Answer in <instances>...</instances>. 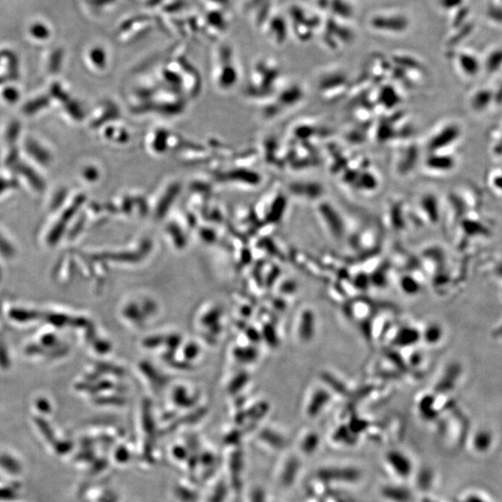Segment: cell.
<instances>
[{"mask_svg": "<svg viewBox=\"0 0 502 502\" xmlns=\"http://www.w3.org/2000/svg\"><path fill=\"white\" fill-rule=\"evenodd\" d=\"M494 90V106L502 107V80L499 81Z\"/></svg>", "mask_w": 502, "mask_h": 502, "instance_id": "obj_24", "label": "cell"}, {"mask_svg": "<svg viewBox=\"0 0 502 502\" xmlns=\"http://www.w3.org/2000/svg\"><path fill=\"white\" fill-rule=\"evenodd\" d=\"M488 185L497 195L502 198V166L490 171L488 175Z\"/></svg>", "mask_w": 502, "mask_h": 502, "instance_id": "obj_19", "label": "cell"}, {"mask_svg": "<svg viewBox=\"0 0 502 502\" xmlns=\"http://www.w3.org/2000/svg\"><path fill=\"white\" fill-rule=\"evenodd\" d=\"M468 109L473 114L481 116L488 113L494 106V90L491 86H480L475 88L467 98Z\"/></svg>", "mask_w": 502, "mask_h": 502, "instance_id": "obj_4", "label": "cell"}, {"mask_svg": "<svg viewBox=\"0 0 502 502\" xmlns=\"http://www.w3.org/2000/svg\"><path fill=\"white\" fill-rule=\"evenodd\" d=\"M490 152L495 158L502 160V124L497 126L490 134Z\"/></svg>", "mask_w": 502, "mask_h": 502, "instance_id": "obj_16", "label": "cell"}, {"mask_svg": "<svg viewBox=\"0 0 502 502\" xmlns=\"http://www.w3.org/2000/svg\"><path fill=\"white\" fill-rule=\"evenodd\" d=\"M494 444L493 433L486 429L475 431L473 436L472 446L475 452L485 454L490 451Z\"/></svg>", "mask_w": 502, "mask_h": 502, "instance_id": "obj_13", "label": "cell"}, {"mask_svg": "<svg viewBox=\"0 0 502 502\" xmlns=\"http://www.w3.org/2000/svg\"><path fill=\"white\" fill-rule=\"evenodd\" d=\"M140 3L151 12H156L160 7L164 0H139Z\"/></svg>", "mask_w": 502, "mask_h": 502, "instance_id": "obj_25", "label": "cell"}, {"mask_svg": "<svg viewBox=\"0 0 502 502\" xmlns=\"http://www.w3.org/2000/svg\"><path fill=\"white\" fill-rule=\"evenodd\" d=\"M440 328H436V326H431L430 328L428 329V333H427V338L429 341L433 342L438 341V339H436L435 335H440Z\"/></svg>", "mask_w": 502, "mask_h": 502, "instance_id": "obj_27", "label": "cell"}, {"mask_svg": "<svg viewBox=\"0 0 502 502\" xmlns=\"http://www.w3.org/2000/svg\"><path fill=\"white\" fill-rule=\"evenodd\" d=\"M291 193L297 198L306 201L318 200L322 197L324 189L322 185L313 182H298L291 185Z\"/></svg>", "mask_w": 502, "mask_h": 502, "instance_id": "obj_9", "label": "cell"}, {"mask_svg": "<svg viewBox=\"0 0 502 502\" xmlns=\"http://www.w3.org/2000/svg\"><path fill=\"white\" fill-rule=\"evenodd\" d=\"M457 166V158L454 150L428 153L425 160V171L436 176L451 174Z\"/></svg>", "mask_w": 502, "mask_h": 502, "instance_id": "obj_3", "label": "cell"}, {"mask_svg": "<svg viewBox=\"0 0 502 502\" xmlns=\"http://www.w3.org/2000/svg\"><path fill=\"white\" fill-rule=\"evenodd\" d=\"M384 464L390 473L400 479H407L412 475V460L404 452L396 449L387 452L384 456Z\"/></svg>", "mask_w": 502, "mask_h": 502, "instance_id": "obj_6", "label": "cell"}, {"mask_svg": "<svg viewBox=\"0 0 502 502\" xmlns=\"http://www.w3.org/2000/svg\"><path fill=\"white\" fill-rule=\"evenodd\" d=\"M267 32L271 39L274 40V43H282L284 40L285 32L284 25L279 18H273L268 22Z\"/></svg>", "mask_w": 502, "mask_h": 502, "instance_id": "obj_17", "label": "cell"}, {"mask_svg": "<svg viewBox=\"0 0 502 502\" xmlns=\"http://www.w3.org/2000/svg\"><path fill=\"white\" fill-rule=\"evenodd\" d=\"M0 465L10 473H16L19 472L20 468L18 466L16 462L10 459V457H2L0 459Z\"/></svg>", "mask_w": 502, "mask_h": 502, "instance_id": "obj_23", "label": "cell"}, {"mask_svg": "<svg viewBox=\"0 0 502 502\" xmlns=\"http://www.w3.org/2000/svg\"><path fill=\"white\" fill-rule=\"evenodd\" d=\"M455 62L459 74L468 80L477 77L483 71L482 61L470 52H460Z\"/></svg>", "mask_w": 502, "mask_h": 502, "instance_id": "obj_7", "label": "cell"}, {"mask_svg": "<svg viewBox=\"0 0 502 502\" xmlns=\"http://www.w3.org/2000/svg\"><path fill=\"white\" fill-rule=\"evenodd\" d=\"M205 10H224L227 12L232 4V0H202Z\"/></svg>", "mask_w": 502, "mask_h": 502, "instance_id": "obj_21", "label": "cell"}, {"mask_svg": "<svg viewBox=\"0 0 502 502\" xmlns=\"http://www.w3.org/2000/svg\"><path fill=\"white\" fill-rule=\"evenodd\" d=\"M483 72L494 75L502 69V49H493L488 52L485 60L482 61Z\"/></svg>", "mask_w": 502, "mask_h": 502, "instance_id": "obj_14", "label": "cell"}, {"mask_svg": "<svg viewBox=\"0 0 502 502\" xmlns=\"http://www.w3.org/2000/svg\"><path fill=\"white\" fill-rule=\"evenodd\" d=\"M318 446V438L315 433H308L306 438L302 439L300 449L306 454H312L316 451Z\"/></svg>", "mask_w": 502, "mask_h": 502, "instance_id": "obj_20", "label": "cell"}, {"mask_svg": "<svg viewBox=\"0 0 502 502\" xmlns=\"http://www.w3.org/2000/svg\"><path fill=\"white\" fill-rule=\"evenodd\" d=\"M200 18L201 31L208 33L209 36L222 35L228 29L230 25L227 12L224 10H205Z\"/></svg>", "mask_w": 502, "mask_h": 502, "instance_id": "obj_5", "label": "cell"}, {"mask_svg": "<svg viewBox=\"0 0 502 502\" xmlns=\"http://www.w3.org/2000/svg\"><path fill=\"white\" fill-rule=\"evenodd\" d=\"M464 135V129L459 122L449 120L438 125L429 137L426 148L428 153L454 150L455 145Z\"/></svg>", "mask_w": 502, "mask_h": 502, "instance_id": "obj_1", "label": "cell"}, {"mask_svg": "<svg viewBox=\"0 0 502 502\" xmlns=\"http://www.w3.org/2000/svg\"><path fill=\"white\" fill-rule=\"evenodd\" d=\"M154 26L155 20L147 13L130 15L119 23L117 36L121 41L133 40L148 35L153 30Z\"/></svg>", "mask_w": 502, "mask_h": 502, "instance_id": "obj_2", "label": "cell"}, {"mask_svg": "<svg viewBox=\"0 0 502 502\" xmlns=\"http://www.w3.org/2000/svg\"><path fill=\"white\" fill-rule=\"evenodd\" d=\"M187 6V0H164L160 7L156 10L159 19L169 20L179 16Z\"/></svg>", "mask_w": 502, "mask_h": 502, "instance_id": "obj_12", "label": "cell"}, {"mask_svg": "<svg viewBox=\"0 0 502 502\" xmlns=\"http://www.w3.org/2000/svg\"><path fill=\"white\" fill-rule=\"evenodd\" d=\"M358 184V191L361 192H372L374 189H376L379 185L378 178L375 176V174H370V172H366L365 175H363L360 178L359 182H357Z\"/></svg>", "mask_w": 502, "mask_h": 502, "instance_id": "obj_18", "label": "cell"}, {"mask_svg": "<svg viewBox=\"0 0 502 502\" xmlns=\"http://www.w3.org/2000/svg\"><path fill=\"white\" fill-rule=\"evenodd\" d=\"M420 158V151L416 145H409V147L401 152L398 156V162L396 164L397 172L405 176L407 172L414 169L415 165L418 163Z\"/></svg>", "mask_w": 502, "mask_h": 502, "instance_id": "obj_11", "label": "cell"}, {"mask_svg": "<svg viewBox=\"0 0 502 502\" xmlns=\"http://www.w3.org/2000/svg\"><path fill=\"white\" fill-rule=\"evenodd\" d=\"M266 2H267V0H242L241 10L244 13L250 14L253 10L258 9L259 7L266 3Z\"/></svg>", "mask_w": 502, "mask_h": 502, "instance_id": "obj_22", "label": "cell"}, {"mask_svg": "<svg viewBox=\"0 0 502 502\" xmlns=\"http://www.w3.org/2000/svg\"><path fill=\"white\" fill-rule=\"evenodd\" d=\"M464 502H490L482 495V494L479 493H470L469 495H467L466 498L464 499Z\"/></svg>", "mask_w": 502, "mask_h": 502, "instance_id": "obj_26", "label": "cell"}, {"mask_svg": "<svg viewBox=\"0 0 502 502\" xmlns=\"http://www.w3.org/2000/svg\"><path fill=\"white\" fill-rule=\"evenodd\" d=\"M440 203L438 198L433 193H427L423 195L422 200L418 202L420 213L425 217L426 221L430 222H438L440 217Z\"/></svg>", "mask_w": 502, "mask_h": 502, "instance_id": "obj_10", "label": "cell"}, {"mask_svg": "<svg viewBox=\"0 0 502 502\" xmlns=\"http://www.w3.org/2000/svg\"><path fill=\"white\" fill-rule=\"evenodd\" d=\"M318 213L319 218L322 219L323 224L326 228H328L332 235L341 237L344 224L338 211L331 206V204L326 202L319 204Z\"/></svg>", "mask_w": 502, "mask_h": 502, "instance_id": "obj_8", "label": "cell"}, {"mask_svg": "<svg viewBox=\"0 0 502 502\" xmlns=\"http://www.w3.org/2000/svg\"><path fill=\"white\" fill-rule=\"evenodd\" d=\"M383 496L386 501L396 502H410L412 499L411 494L406 488H400L399 486H384Z\"/></svg>", "mask_w": 502, "mask_h": 502, "instance_id": "obj_15", "label": "cell"}]
</instances>
